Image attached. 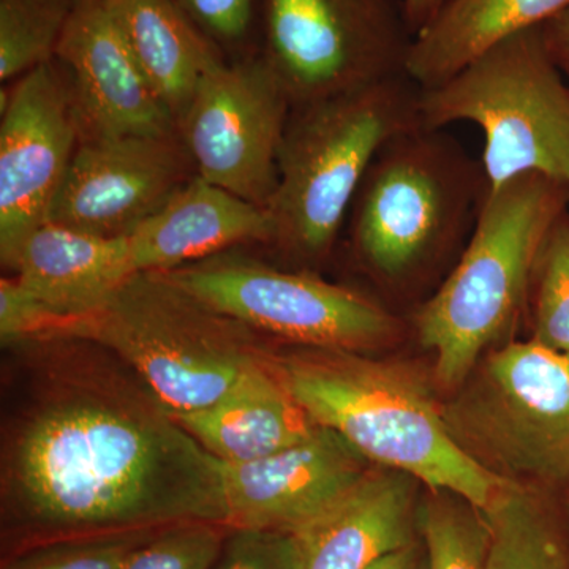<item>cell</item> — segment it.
Segmentation results:
<instances>
[{
	"label": "cell",
	"instance_id": "obj_1",
	"mask_svg": "<svg viewBox=\"0 0 569 569\" xmlns=\"http://www.w3.org/2000/svg\"><path fill=\"white\" fill-rule=\"evenodd\" d=\"M6 481L13 507L43 530L223 527L222 460L160 403L93 395L54 400L21 427Z\"/></svg>",
	"mask_w": 569,
	"mask_h": 569
},
{
	"label": "cell",
	"instance_id": "obj_2",
	"mask_svg": "<svg viewBox=\"0 0 569 569\" xmlns=\"http://www.w3.org/2000/svg\"><path fill=\"white\" fill-rule=\"evenodd\" d=\"M358 353L305 347L274 366L307 415L373 466L488 509L507 482L459 447L425 381L407 367Z\"/></svg>",
	"mask_w": 569,
	"mask_h": 569
},
{
	"label": "cell",
	"instance_id": "obj_3",
	"mask_svg": "<svg viewBox=\"0 0 569 569\" xmlns=\"http://www.w3.org/2000/svg\"><path fill=\"white\" fill-rule=\"evenodd\" d=\"M481 160L445 129L413 127L377 153L348 213L359 266L392 293H417L458 263L488 193Z\"/></svg>",
	"mask_w": 569,
	"mask_h": 569
},
{
	"label": "cell",
	"instance_id": "obj_4",
	"mask_svg": "<svg viewBox=\"0 0 569 569\" xmlns=\"http://www.w3.org/2000/svg\"><path fill=\"white\" fill-rule=\"evenodd\" d=\"M568 211L563 179L522 174L488 190L458 263L413 312L441 387L458 389L519 323L546 241Z\"/></svg>",
	"mask_w": 569,
	"mask_h": 569
},
{
	"label": "cell",
	"instance_id": "obj_5",
	"mask_svg": "<svg viewBox=\"0 0 569 569\" xmlns=\"http://www.w3.org/2000/svg\"><path fill=\"white\" fill-rule=\"evenodd\" d=\"M419 93L402 74L291 110L266 208L269 246L306 264L331 254L377 153L396 134L421 126Z\"/></svg>",
	"mask_w": 569,
	"mask_h": 569
},
{
	"label": "cell",
	"instance_id": "obj_6",
	"mask_svg": "<svg viewBox=\"0 0 569 569\" xmlns=\"http://www.w3.org/2000/svg\"><path fill=\"white\" fill-rule=\"evenodd\" d=\"M260 332L194 298L163 272H134L86 316L44 340H84L121 356L170 413L201 410L269 361Z\"/></svg>",
	"mask_w": 569,
	"mask_h": 569
},
{
	"label": "cell",
	"instance_id": "obj_7",
	"mask_svg": "<svg viewBox=\"0 0 569 569\" xmlns=\"http://www.w3.org/2000/svg\"><path fill=\"white\" fill-rule=\"evenodd\" d=\"M419 118L427 129L468 122L481 130L479 160L489 189L533 173L569 182V81L546 47L542 26L421 91Z\"/></svg>",
	"mask_w": 569,
	"mask_h": 569
},
{
	"label": "cell",
	"instance_id": "obj_8",
	"mask_svg": "<svg viewBox=\"0 0 569 569\" xmlns=\"http://www.w3.org/2000/svg\"><path fill=\"white\" fill-rule=\"evenodd\" d=\"M443 410L460 448L493 477L552 489L569 481V358L535 340L486 355Z\"/></svg>",
	"mask_w": 569,
	"mask_h": 569
},
{
	"label": "cell",
	"instance_id": "obj_9",
	"mask_svg": "<svg viewBox=\"0 0 569 569\" xmlns=\"http://www.w3.org/2000/svg\"><path fill=\"white\" fill-rule=\"evenodd\" d=\"M217 312L306 348L366 351L399 336V317L373 296L307 269H279L223 252L163 271Z\"/></svg>",
	"mask_w": 569,
	"mask_h": 569
},
{
	"label": "cell",
	"instance_id": "obj_10",
	"mask_svg": "<svg viewBox=\"0 0 569 569\" xmlns=\"http://www.w3.org/2000/svg\"><path fill=\"white\" fill-rule=\"evenodd\" d=\"M413 41L403 0L261 6L260 52L293 108L407 74Z\"/></svg>",
	"mask_w": 569,
	"mask_h": 569
},
{
	"label": "cell",
	"instance_id": "obj_11",
	"mask_svg": "<svg viewBox=\"0 0 569 569\" xmlns=\"http://www.w3.org/2000/svg\"><path fill=\"white\" fill-rule=\"evenodd\" d=\"M291 110L261 52L220 63L201 80L179 123L197 176L268 208Z\"/></svg>",
	"mask_w": 569,
	"mask_h": 569
},
{
	"label": "cell",
	"instance_id": "obj_12",
	"mask_svg": "<svg viewBox=\"0 0 569 569\" xmlns=\"http://www.w3.org/2000/svg\"><path fill=\"white\" fill-rule=\"evenodd\" d=\"M0 258L48 223L81 141L70 78L58 59L0 91Z\"/></svg>",
	"mask_w": 569,
	"mask_h": 569
},
{
	"label": "cell",
	"instance_id": "obj_13",
	"mask_svg": "<svg viewBox=\"0 0 569 569\" xmlns=\"http://www.w3.org/2000/svg\"><path fill=\"white\" fill-rule=\"evenodd\" d=\"M194 174L179 133L82 140L48 222L103 238H127Z\"/></svg>",
	"mask_w": 569,
	"mask_h": 569
},
{
	"label": "cell",
	"instance_id": "obj_14",
	"mask_svg": "<svg viewBox=\"0 0 569 569\" xmlns=\"http://www.w3.org/2000/svg\"><path fill=\"white\" fill-rule=\"evenodd\" d=\"M373 467L323 426L268 458L222 462L223 527L299 530L346 497Z\"/></svg>",
	"mask_w": 569,
	"mask_h": 569
},
{
	"label": "cell",
	"instance_id": "obj_15",
	"mask_svg": "<svg viewBox=\"0 0 569 569\" xmlns=\"http://www.w3.org/2000/svg\"><path fill=\"white\" fill-rule=\"evenodd\" d=\"M56 59L70 78L82 140L179 133L104 0H77Z\"/></svg>",
	"mask_w": 569,
	"mask_h": 569
},
{
	"label": "cell",
	"instance_id": "obj_16",
	"mask_svg": "<svg viewBox=\"0 0 569 569\" xmlns=\"http://www.w3.org/2000/svg\"><path fill=\"white\" fill-rule=\"evenodd\" d=\"M418 485L402 471L373 467L346 497L295 531L302 569H369L417 541Z\"/></svg>",
	"mask_w": 569,
	"mask_h": 569
},
{
	"label": "cell",
	"instance_id": "obj_17",
	"mask_svg": "<svg viewBox=\"0 0 569 569\" xmlns=\"http://www.w3.org/2000/svg\"><path fill=\"white\" fill-rule=\"evenodd\" d=\"M127 239L134 271L163 272L236 246L271 244L272 223L266 209L194 174Z\"/></svg>",
	"mask_w": 569,
	"mask_h": 569
},
{
	"label": "cell",
	"instance_id": "obj_18",
	"mask_svg": "<svg viewBox=\"0 0 569 569\" xmlns=\"http://www.w3.org/2000/svg\"><path fill=\"white\" fill-rule=\"evenodd\" d=\"M2 264L50 307L58 325L92 312L137 272L129 239L50 222L32 231Z\"/></svg>",
	"mask_w": 569,
	"mask_h": 569
},
{
	"label": "cell",
	"instance_id": "obj_19",
	"mask_svg": "<svg viewBox=\"0 0 569 569\" xmlns=\"http://www.w3.org/2000/svg\"><path fill=\"white\" fill-rule=\"evenodd\" d=\"M170 415L223 463L268 458L318 429L284 387L274 359L247 370L212 406Z\"/></svg>",
	"mask_w": 569,
	"mask_h": 569
},
{
	"label": "cell",
	"instance_id": "obj_20",
	"mask_svg": "<svg viewBox=\"0 0 569 569\" xmlns=\"http://www.w3.org/2000/svg\"><path fill=\"white\" fill-rule=\"evenodd\" d=\"M569 0H447L415 37L407 74L421 91L438 88L516 33L539 28Z\"/></svg>",
	"mask_w": 569,
	"mask_h": 569
},
{
	"label": "cell",
	"instance_id": "obj_21",
	"mask_svg": "<svg viewBox=\"0 0 569 569\" xmlns=\"http://www.w3.org/2000/svg\"><path fill=\"white\" fill-rule=\"evenodd\" d=\"M176 123L209 71L228 61L171 0H104Z\"/></svg>",
	"mask_w": 569,
	"mask_h": 569
},
{
	"label": "cell",
	"instance_id": "obj_22",
	"mask_svg": "<svg viewBox=\"0 0 569 569\" xmlns=\"http://www.w3.org/2000/svg\"><path fill=\"white\" fill-rule=\"evenodd\" d=\"M533 486L507 482L485 509L486 569H569V548L556 511Z\"/></svg>",
	"mask_w": 569,
	"mask_h": 569
},
{
	"label": "cell",
	"instance_id": "obj_23",
	"mask_svg": "<svg viewBox=\"0 0 569 569\" xmlns=\"http://www.w3.org/2000/svg\"><path fill=\"white\" fill-rule=\"evenodd\" d=\"M77 0H0V81L52 61Z\"/></svg>",
	"mask_w": 569,
	"mask_h": 569
},
{
	"label": "cell",
	"instance_id": "obj_24",
	"mask_svg": "<svg viewBox=\"0 0 569 569\" xmlns=\"http://www.w3.org/2000/svg\"><path fill=\"white\" fill-rule=\"evenodd\" d=\"M429 569H486L489 529L485 512L462 497L429 490L419 512Z\"/></svg>",
	"mask_w": 569,
	"mask_h": 569
},
{
	"label": "cell",
	"instance_id": "obj_25",
	"mask_svg": "<svg viewBox=\"0 0 569 569\" xmlns=\"http://www.w3.org/2000/svg\"><path fill=\"white\" fill-rule=\"evenodd\" d=\"M531 340L569 358V211L553 228L531 280Z\"/></svg>",
	"mask_w": 569,
	"mask_h": 569
},
{
	"label": "cell",
	"instance_id": "obj_26",
	"mask_svg": "<svg viewBox=\"0 0 569 569\" xmlns=\"http://www.w3.org/2000/svg\"><path fill=\"white\" fill-rule=\"evenodd\" d=\"M227 531L219 523H176L159 537L140 542L119 569H211Z\"/></svg>",
	"mask_w": 569,
	"mask_h": 569
},
{
	"label": "cell",
	"instance_id": "obj_27",
	"mask_svg": "<svg viewBox=\"0 0 569 569\" xmlns=\"http://www.w3.org/2000/svg\"><path fill=\"white\" fill-rule=\"evenodd\" d=\"M206 39L233 59L260 52L263 0H171Z\"/></svg>",
	"mask_w": 569,
	"mask_h": 569
},
{
	"label": "cell",
	"instance_id": "obj_28",
	"mask_svg": "<svg viewBox=\"0 0 569 569\" xmlns=\"http://www.w3.org/2000/svg\"><path fill=\"white\" fill-rule=\"evenodd\" d=\"M140 542L134 535L70 539L22 553L3 569H119Z\"/></svg>",
	"mask_w": 569,
	"mask_h": 569
},
{
	"label": "cell",
	"instance_id": "obj_29",
	"mask_svg": "<svg viewBox=\"0 0 569 569\" xmlns=\"http://www.w3.org/2000/svg\"><path fill=\"white\" fill-rule=\"evenodd\" d=\"M211 569H302L301 545L295 531L228 529Z\"/></svg>",
	"mask_w": 569,
	"mask_h": 569
},
{
	"label": "cell",
	"instance_id": "obj_30",
	"mask_svg": "<svg viewBox=\"0 0 569 569\" xmlns=\"http://www.w3.org/2000/svg\"><path fill=\"white\" fill-rule=\"evenodd\" d=\"M59 318L17 277L0 280V340L3 346L41 342Z\"/></svg>",
	"mask_w": 569,
	"mask_h": 569
},
{
	"label": "cell",
	"instance_id": "obj_31",
	"mask_svg": "<svg viewBox=\"0 0 569 569\" xmlns=\"http://www.w3.org/2000/svg\"><path fill=\"white\" fill-rule=\"evenodd\" d=\"M546 47L569 81V6L542 24Z\"/></svg>",
	"mask_w": 569,
	"mask_h": 569
},
{
	"label": "cell",
	"instance_id": "obj_32",
	"mask_svg": "<svg viewBox=\"0 0 569 569\" xmlns=\"http://www.w3.org/2000/svg\"><path fill=\"white\" fill-rule=\"evenodd\" d=\"M369 569H429L425 542L417 541L388 553Z\"/></svg>",
	"mask_w": 569,
	"mask_h": 569
},
{
	"label": "cell",
	"instance_id": "obj_33",
	"mask_svg": "<svg viewBox=\"0 0 569 569\" xmlns=\"http://www.w3.org/2000/svg\"><path fill=\"white\" fill-rule=\"evenodd\" d=\"M403 2H406L408 22L417 37V33L429 24L447 0H403Z\"/></svg>",
	"mask_w": 569,
	"mask_h": 569
},
{
	"label": "cell",
	"instance_id": "obj_34",
	"mask_svg": "<svg viewBox=\"0 0 569 569\" xmlns=\"http://www.w3.org/2000/svg\"><path fill=\"white\" fill-rule=\"evenodd\" d=\"M565 488H567L568 501H569V481L567 482V485H565Z\"/></svg>",
	"mask_w": 569,
	"mask_h": 569
}]
</instances>
